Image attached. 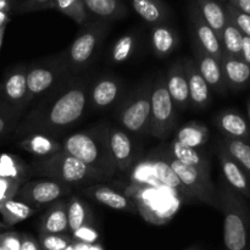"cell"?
I'll use <instances>...</instances> for the list:
<instances>
[{"mask_svg":"<svg viewBox=\"0 0 250 250\" xmlns=\"http://www.w3.org/2000/svg\"><path fill=\"white\" fill-rule=\"evenodd\" d=\"M176 120V106L166 88L165 77L159 76L151 83L149 136L159 139L166 138L175 128Z\"/></svg>","mask_w":250,"mask_h":250,"instance_id":"7","label":"cell"},{"mask_svg":"<svg viewBox=\"0 0 250 250\" xmlns=\"http://www.w3.org/2000/svg\"><path fill=\"white\" fill-rule=\"evenodd\" d=\"M221 67L227 88L239 90L246 88L250 83V66L242 59L224 54Z\"/></svg>","mask_w":250,"mask_h":250,"instance_id":"23","label":"cell"},{"mask_svg":"<svg viewBox=\"0 0 250 250\" xmlns=\"http://www.w3.org/2000/svg\"><path fill=\"white\" fill-rule=\"evenodd\" d=\"M183 66H185L186 77H187L190 105L199 110L207 109L211 102V89L198 71L194 60L186 59L183 61Z\"/></svg>","mask_w":250,"mask_h":250,"instance_id":"19","label":"cell"},{"mask_svg":"<svg viewBox=\"0 0 250 250\" xmlns=\"http://www.w3.org/2000/svg\"><path fill=\"white\" fill-rule=\"evenodd\" d=\"M188 14H189L190 26H192L193 34H194V43L198 44L205 53H208L221 62L222 56H224L221 42H220L216 33L204 21L195 2L189 5Z\"/></svg>","mask_w":250,"mask_h":250,"instance_id":"12","label":"cell"},{"mask_svg":"<svg viewBox=\"0 0 250 250\" xmlns=\"http://www.w3.org/2000/svg\"><path fill=\"white\" fill-rule=\"evenodd\" d=\"M9 21V16L7 12H0V28L6 26V22Z\"/></svg>","mask_w":250,"mask_h":250,"instance_id":"50","label":"cell"},{"mask_svg":"<svg viewBox=\"0 0 250 250\" xmlns=\"http://www.w3.org/2000/svg\"><path fill=\"white\" fill-rule=\"evenodd\" d=\"M225 10H226L227 19L242 32V34L250 38V16L244 14V12L239 11L237 7L227 2L225 5Z\"/></svg>","mask_w":250,"mask_h":250,"instance_id":"40","label":"cell"},{"mask_svg":"<svg viewBox=\"0 0 250 250\" xmlns=\"http://www.w3.org/2000/svg\"><path fill=\"white\" fill-rule=\"evenodd\" d=\"M165 82L176 109L187 110L190 106V100L183 61H176L170 66Z\"/></svg>","mask_w":250,"mask_h":250,"instance_id":"20","label":"cell"},{"mask_svg":"<svg viewBox=\"0 0 250 250\" xmlns=\"http://www.w3.org/2000/svg\"><path fill=\"white\" fill-rule=\"evenodd\" d=\"M87 11L99 19V21H115L127 15V7L121 0H83Z\"/></svg>","mask_w":250,"mask_h":250,"instance_id":"27","label":"cell"},{"mask_svg":"<svg viewBox=\"0 0 250 250\" xmlns=\"http://www.w3.org/2000/svg\"><path fill=\"white\" fill-rule=\"evenodd\" d=\"M220 42H221L222 49H224V54L241 59L243 34L229 19H227V23L222 31Z\"/></svg>","mask_w":250,"mask_h":250,"instance_id":"35","label":"cell"},{"mask_svg":"<svg viewBox=\"0 0 250 250\" xmlns=\"http://www.w3.org/2000/svg\"><path fill=\"white\" fill-rule=\"evenodd\" d=\"M72 243V237L68 234L39 233V244L42 250H65Z\"/></svg>","mask_w":250,"mask_h":250,"instance_id":"39","label":"cell"},{"mask_svg":"<svg viewBox=\"0 0 250 250\" xmlns=\"http://www.w3.org/2000/svg\"><path fill=\"white\" fill-rule=\"evenodd\" d=\"M195 5L204 21L216 33L219 39L221 38L222 31L227 23V14L224 5L216 0H195Z\"/></svg>","mask_w":250,"mask_h":250,"instance_id":"28","label":"cell"},{"mask_svg":"<svg viewBox=\"0 0 250 250\" xmlns=\"http://www.w3.org/2000/svg\"><path fill=\"white\" fill-rule=\"evenodd\" d=\"M83 193L92 200L104 205V207L110 208V209L124 210V211H129L132 214L138 212L136 203L128 195L122 194L106 186L92 185L84 188Z\"/></svg>","mask_w":250,"mask_h":250,"instance_id":"18","label":"cell"},{"mask_svg":"<svg viewBox=\"0 0 250 250\" xmlns=\"http://www.w3.org/2000/svg\"><path fill=\"white\" fill-rule=\"evenodd\" d=\"M186 250H200V247L199 246H193V247H189L188 249Z\"/></svg>","mask_w":250,"mask_h":250,"instance_id":"52","label":"cell"},{"mask_svg":"<svg viewBox=\"0 0 250 250\" xmlns=\"http://www.w3.org/2000/svg\"><path fill=\"white\" fill-rule=\"evenodd\" d=\"M122 89H124L122 82L117 77L114 76L99 77L90 84L88 106L98 111L109 109L121 98Z\"/></svg>","mask_w":250,"mask_h":250,"instance_id":"13","label":"cell"},{"mask_svg":"<svg viewBox=\"0 0 250 250\" xmlns=\"http://www.w3.org/2000/svg\"><path fill=\"white\" fill-rule=\"evenodd\" d=\"M127 195L136 203L142 216L154 225H165L170 221L182 202L175 192L167 188L131 185Z\"/></svg>","mask_w":250,"mask_h":250,"instance_id":"5","label":"cell"},{"mask_svg":"<svg viewBox=\"0 0 250 250\" xmlns=\"http://www.w3.org/2000/svg\"><path fill=\"white\" fill-rule=\"evenodd\" d=\"M216 1H222V2H226L227 0H216Z\"/></svg>","mask_w":250,"mask_h":250,"instance_id":"56","label":"cell"},{"mask_svg":"<svg viewBox=\"0 0 250 250\" xmlns=\"http://www.w3.org/2000/svg\"><path fill=\"white\" fill-rule=\"evenodd\" d=\"M220 211L224 214V242L227 250H246L248 246L250 211L243 197L227 183L217 189Z\"/></svg>","mask_w":250,"mask_h":250,"instance_id":"4","label":"cell"},{"mask_svg":"<svg viewBox=\"0 0 250 250\" xmlns=\"http://www.w3.org/2000/svg\"><path fill=\"white\" fill-rule=\"evenodd\" d=\"M11 9V0H0V12H9Z\"/></svg>","mask_w":250,"mask_h":250,"instance_id":"49","label":"cell"},{"mask_svg":"<svg viewBox=\"0 0 250 250\" xmlns=\"http://www.w3.org/2000/svg\"><path fill=\"white\" fill-rule=\"evenodd\" d=\"M6 225L4 224V222H0V231H1V229H6Z\"/></svg>","mask_w":250,"mask_h":250,"instance_id":"53","label":"cell"},{"mask_svg":"<svg viewBox=\"0 0 250 250\" xmlns=\"http://www.w3.org/2000/svg\"><path fill=\"white\" fill-rule=\"evenodd\" d=\"M165 150L167 151L172 158L181 161V163L186 164V165L193 166V167L207 171V172H210V170H211L209 160H208V158L204 154L200 153L198 149L188 148V146H182V144L178 143L176 139H173L172 142H170V143L167 144Z\"/></svg>","mask_w":250,"mask_h":250,"instance_id":"29","label":"cell"},{"mask_svg":"<svg viewBox=\"0 0 250 250\" xmlns=\"http://www.w3.org/2000/svg\"><path fill=\"white\" fill-rule=\"evenodd\" d=\"M90 82L85 80L67 81L48 93L45 99L24 115L16 127L19 134L43 133L60 136L72 128L84 116L89 100Z\"/></svg>","mask_w":250,"mask_h":250,"instance_id":"1","label":"cell"},{"mask_svg":"<svg viewBox=\"0 0 250 250\" xmlns=\"http://www.w3.org/2000/svg\"><path fill=\"white\" fill-rule=\"evenodd\" d=\"M227 1H229V0H227Z\"/></svg>","mask_w":250,"mask_h":250,"instance_id":"59","label":"cell"},{"mask_svg":"<svg viewBox=\"0 0 250 250\" xmlns=\"http://www.w3.org/2000/svg\"><path fill=\"white\" fill-rule=\"evenodd\" d=\"M137 45V36L134 33H127L120 37L111 49V60L116 63L125 62L134 53Z\"/></svg>","mask_w":250,"mask_h":250,"instance_id":"38","label":"cell"},{"mask_svg":"<svg viewBox=\"0 0 250 250\" xmlns=\"http://www.w3.org/2000/svg\"><path fill=\"white\" fill-rule=\"evenodd\" d=\"M65 250H75V248H73V244H72V243H71V244H70V246H68V247H67V248H66Z\"/></svg>","mask_w":250,"mask_h":250,"instance_id":"55","label":"cell"},{"mask_svg":"<svg viewBox=\"0 0 250 250\" xmlns=\"http://www.w3.org/2000/svg\"><path fill=\"white\" fill-rule=\"evenodd\" d=\"M45 9H53V0H24L17 6V12L24 14Z\"/></svg>","mask_w":250,"mask_h":250,"instance_id":"44","label":"cell"},{"mask_svg":"<svg viewBox=\"0 0 250 250\" xmlns=\"http://www.w3.org/2000/svg\"><path fill=\"white\" fill-rule=\"evenodd\" d=\"M24 110L15 107L0 98V138L16 129Z\"/></svg>","mask_w":250,"mask_h":250,"instance_id":"36","label":"cell"},{"mask_svg":"<svg viewBox=\"0 0 250 250\" xmlns=\"http://www.w3.org/2000/svg\"><path fill=\"white\" fill-rule=\"evenodd\" d=\"M217 158L221 165L222 173L226 183L238 193L241 197L250 200V180L241 166L227 154V151L219 144L217 146Z\"/></svg>","mask_w":250,"mask_h":250,"instance_id":"17","label":"cell"},{"mask_svg":"<svg viewBox=\"0 0 250 250\" xmlns=\"http://www.w3.org/2000/svg\"><path fill=\"white\" fill-rule=\"evenodd\" d=\"M107 31L106 22L99 21L88 24L66 51V63L71 73L84 71L94 59Z\"/></svg>","mask_w":250,"mask_h":250,"instance_id":"10","label":"cell"},{"mask_svg":"<svg viewBox=\"0 0 250 250\" xmlns=\"http://www.w3.org/2000/svg\"><path fill=\"white\" fill-rule=\"evenodd\" d=\"M160 153L164 156V159L167 161L168 165L171 166L173 172L180 178L181 182L189 190L194 200H199L204 204L220 210L219 192L212 183L210 172L186 165V164L172 158L166 150L160 151Z\"/></svg>","mask_w":250,"mask_h":250,"instance_id":"6","label":"cell"},{"mask_svg":"<svg viewBox=\"0 0 250 250\" xmlns=\"http://www.w3.org/2000/svg\"><path fill=\"white\" fill-rule=\"evenodd\" d=\"M210 138L209 128L200 122H188L176 133L175 139L188 148L199 149L208 143Z\"/></svg>","mask_w":250,"mask_h":250,"instance_id":"30","label":"cell"},{"mask_svg":"<svg viewBox=\"0 0 250 250\" xmlns=\"http://www.w3.org/2000/svg\"><path fill=\"white\" fill-rule=\"evenodd\" d=\"M20 250H42L39 242L31 234L23 233L21 237V248Z\"/></svg>","mask_w":250,"mask_h":250,"instance_id":"45","label":"cell"},{"mask_svg":"<svg viewBox=\"0 0 250 250\" xmlns=\"http://www.w3.org/2000/svg\"><path fill=\"white\" fill-rule=\"evenodd\" d=\"M71 71L66 63L65 58L55 61L27 67V90H28V104L36 98L48 94L63 83L71 80Z\"/></svg>","mask_w":250,"mask_h":250,"instance_id":"9","label":"cell"},{"mask_svg":"<svg viewBox=\"0 0 250 250\" xmlns=\"http://www.w3.org/2000/svg\"><path fill=\"white\" fill-rule=\"evenodd\" d=\"M28 167L31 177L43 176L48 180L59 181L70 186L105 180L104 176L63 150L45 158L33 159L28 164Z\"/></svg>","mask_w":250,"mask_h":250,"instance_id":"3","label":"cell"},{"mask_svg":"<svg viewBox=\"0 0 250 250\" xmlns=\"http://www.w3.org/2000/svg\"><path fill=\"white\" fill-rule=\"evenodd\" d=\"M22 234L15 231H7L0 233V247L5 250H20L21 248Z\"/></svg>","mask_w":250,"mask_h":250,"instance_id":"43","label":"cell"},{"mask_svg":"<svg viewBox=\"0 0 250 250\" xmlns=\"http://www.w3.org/2000/svg\"><path fill=\"white\" fill-rule=\"evenodd\" d=\"M72 244L75 250H103L102 247H100L98 243L85 244V243H81V242L72 241Z\"/></svg>","mask_w":250,"mask_h":250,"instance_id":"48","label":"cell"},{"mask_svg":"<svg viewBox=\"0 0 250 250\" xmlns=\"http://www.w3.org/2000/svg\"><path fill=\"white\" fill-rule=\"evenodd\" d=\"M150 95L151 83H146L129 95L119 109L117 121L128 134H149Z\"/></svg>","mask_w":250,"mask_h":250,"instance_id":"8","label":"cell"},{"mask_svg":"<svg viewBox=\"0 0 250 250\" xmlns=\"http://www.w3.org/2000/svg\"><path fill=\"white\" fill-rule=\"evenodd\" d=\"M248 119H249V122H250V99L248 102Z\"/></svg>","mask_w":250,"mask_h":250,"instance_id":"54","label":"cell"},{"mask_svg":"<svg viewBox=\"0 0 250 250\" xmlns=\"http://www.w3.org/2000/svg\"><path fill=\"white\" fill-rule=\"evenodd\" d=\"M249 233H250V227H249Z\"/></svg>","mask_w":250,"mask_h":250,"instance_id":"58","label":"cell"},{"mask_svg":"<svg viewBox=\"0 0 250 250\" xmlns=\"http://www.w3.org/2000/svg\"><path fill=\"white\" fill-rule=\"evenodd\" d=\"M109 125L100 124L63 137L62 150L75 156L105 178L117 172L109 146Z\"/></svg>","mask_w":250,"mask_h":250,"instance_id":"2","label":"cell"},{"mask_svg":"<svg viewBox=\"0 0 250 250\" xmlns=\"http://www.w3.org/2000/svg\"><path fill=\"white\" fill-rule=\"evenodd\" d=\"M67 202L59 199L51 203L39 222V233L67 234Z\"/></svg>","mask_w":250,"mask_h":250,"instance_id":"22","label":"cell"},{"mask_svg":"<svg viewBox=\"0 0 250 250\" xmlns=\"http://www.w3.org/2000/svg\"><path fill=\"white\" fill-rule=\"evenodd\" d=\"M17 146L32 154L34 158H45L62 150L60 141H58L55 137L43 133L27 134L17 143Z\"/></svg>","mask_w":250,"mask_h":250,"instance_id":"24","label":"cell"},{"mask_svg":"<svg viewBox=\"0 0 250 250\" xmlns=\"http://www.w3.org/2000/svg\"><path fill=\"white\" fill-rule=\"evenodd\" d=\"M53 9L71 17L76 23H84L87 20V10L83 0H53Z\"/></svg>","mask_w":250,"mask_h":250,"instance_id":"37","label":"cell"},{"mask_svg":"<svg viewBox=\"0 0 250 250\" xmlns=\"http://www.w3.org/2000/svg\"><path fill=\"white\" fill-rule=\"evenodd\" d=\"M0 98L10 105L26 110L28 106L27 67H16L5 76L0 84Z\"/></svg>","mask_w":250,"mask_h":250,"instance_id":"14","label":"cell"},{"mask_svg":"<svg viewBox=\"0 0 250 250\" xmlns=\"http://www.w3.org/2000/svg\"><path fill=\"white\" fill-rule=\"evenodd\" d=\"M29 177V167L22 159L14 154H0V178L17 181L23 185Z\"/></svg>","mask_w":250,"mask_h":250,"instance_id":"31","label":"cell"},{"mask_svg":"<svg viewBox=\"0 0 250 250\" xmlns=\"http://www.w3.org/2000/svg\"><path fill=\"white\" fill-rule=\"evenodd\" d=\"M193 51H194V62L197 65L198 71L203 76L205 82L208 83L210 89L219 93V94H225L229 88L225 82L221 62L208 53H205L195 43H193Z\"/></svg>","mask_w":250,"mask_h":250,"instance_id":"16","label":"cell"},{"mask_svg":"<svg viewBox=\"0 0 250 250\" xmlns=\"http://www.w3.org/2000/svg\"><path fill=\"white\" fill-rule=\"evenodd\" d=\"M0 250H5L4 248H1V247H0Z\"/></svg>","mask_w":250,"mask_h":250,"instance_id":"57","label":"cell"},{"mask_svg":"<svg viewBox=\"0 0 250 250\" xmlns=\"http://www.w3.org/2000/svg\"><path fill=\"white\" fill-rule=\"evenodd\" d=\"M215 124L225 138L241 139L250 143V124L241 112L232 109L224 110L216 115Z\"/></svg>","mask_w":250,"mask_h":250,"instance_id":"21","label":"cell"},{"mask_svg":"<svg viewBox=\"0 0 250 250\" xmlns=\"http://www.w3.org/2000/svg\"><path fill=\"white\" fill-rule=\"evenodd\" d=\"M109 146L117 172H128L134 165V146L131 137L119 127H109Z\"/></svg>","mask_w":250,"mask_h":250,"instance_id":"15","label":"cell"},{"mask_svg":"<svg viewBox=\"0 0 250 250\" xmlns=\"http://www.w3.org/2000/svg\"><path fill=\"white\" fill-rule=\"evenodd\" d=\"M220 146L238 164L250 180V143L241 139L224 138Z\"/></svg>","mask_w":250,"mask_h":250,"instance_id":"34","label":"cell"},{"mask_svg":"<svg viewBox=\"0 0 250 250\" xmlns=\"http://www.w3.org/2000/svg\"><path fill=\"white\" fill-rule=\"evenodd\" d=\"M0 214L2 216V222L9 227L32 217L37 214V209L14 198L0 205Z\"/></svg>","mask_w":250,"mask_h":250,"instance_id":"33","label":"cell"},{"mask_svg":"<svg viewBox=\"0 0 250 250\" xmlns=\"http://www.w3.org/2000/svg\"><path fill=\"white\" fill-rule=\"evenodd\" d=\"M68 231L72 233L84 225H93L94 217L88 205L80 197L71 195L67 200Z\"/></svg>","mask_w":250,"mask_h":250,"instance_id":"32","label":"cell"},{"mask_svg":"<svg viewBox=\"0 0 250 250\" xmlns=\"http://www.w3.org/2000/svg\"><path fill=\"white\" fill-rule=\"evenodd\" d=\"M21 186L22 183L17 182V181L0 178V205L4 204L7 200L16 198V194Z\"/></svg>","mask_w":250,"mask_h":250,"instance_id":"42","label":"cell"},{"mask_svg":"<svg viewBox=\"0 0 250 250\" xmlns=\"http://www.w3.org/2000/svg\"><path fill=\"white\" fill-rule=\"evenodd\" d=\"M72 193V186L54 180L27 181L20 187L16 199L26 203L29 207L38 209L51 204Z\"/></svg>","mask_w":250,"mask_h":250,"instance_id":"11","label":"cell"},{"mask_svg":"<svg viewBox=\"0 0 250 250\" xmlns=\"http://www.w3.org/2000/svg\"><path fill=\"white\" fill-rule=\"evenodd\" d=\"M227 2H229L234 7H237L239 11L244 12V14L250 16V0H229Z\"/></svg>","mask_w":250,"mask_h":250,"instance_id":"47","label":"cell"},{"mask_svg":"<svg viewBox=\"0 0 250 250\" xmlns=\"http://www.w3.org/2000/svg\"><path fill=\"white\" fill-rule=\"evenodd\" d=\"M241 59L250 66V38L243 36V43H242Z\"/></svg>","mask_w":250,"mask_h":250,"instance_id":"46","label":"cell"},{"mask_svg":"<svg viewBox=\"0 0 250 250\" xmlns=\"http://www.w3.org/2000/svg\"><path fill=\"white\" fill-rule=\"evenodd\" d=\"M4 33H5V27L0 28V49H1L2 45V39H4Z\"/></svg>","mask_w":250,"mask_h":250,"instance_id":"51","label":"cell"},{"mask_svg":"<svg viewBox=\"0 0 250 250\" xmlns=\"http://www.w3.org/2000/svg\"><path fill=\"white\" fill-rule=\"evenodd\" d=\"M150 42L155 55L159 58H166L176 50L180 39L172 27L167 23H160L151 26Z\"/></svg>","mask_w":250,"mask_h":250,"instance_id":"25","label":"cell"},{"mask_svg":"<svg viewBox=\"0 0 250 250\" xmlns=\"http://www.w3.org/2000/svg\"><path fill=\"white\" fill-rule=\"evenodd\" d=\"M99 239V232L93 225H84L72 232V241L85 244H95Z\"/></svg>","mask_w":250,"mask_h":250,"instance_id":"41","label":"cell"},{"mask_svg":"<svg viewBox=\"0 0 250 250\" xmlns=\"http://www.w3.org/2000/svg\"><path fill=\"white\" fill-rule=\"evenodd\" d=\"M132 7L139 17L150 26L166 23L168 20V7L163 0H131Z\"/></svg>","mask_w":250,"mask_h":250,"instance_id":"26","label":"cell"}]
</instances>
